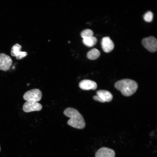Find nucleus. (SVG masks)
<instances>
[{
	"label": "nucleus",
	"mask_w": 157,
	"mask_h": 157,
	"mask_svg": "<svg viewBox=\"0 0 157 157\" xmlns=\"http://www.w3.org/2000/svg\"><path fill=\"white\" fill-rule=\"evenodd\" d=\"M42 108V106L41 104L34 101H26L23 106V110L26 113L40 111Z\"/></svg>",
	"instance_id": "39448f33"
},
{
	"label": "nucleus",
	"mask_w": 157,
	"mask_h": 157,
	"mask_svg": "<svg viewBox=\"0 0 157 157\" xmlns=\"http://www.w3.org/2000/svg\"><path fill=\"white\" fill-rule=\"evenodd\" d=\"M0 150H1V148H0Z\"/></svg>",
	"instance_id": "f3484780"
},
{
	"label": "nucleus",
	"mask_w": 157,
	"mask_h": 157,
	"mask_svg": "<svg viewBox=\"0 0 157 157\" xmlns=\"http://www.w3.org/2000/svg\"><path fill=\"white\" fill-rule=\"evenodd\" d=\"M93 99L94 100L96 101H99L102 103L105 102L104 101L97 95L94 96L93 97Z\"/></svg>",
	"instance_id": "dca6fc26"
},
{
	"label": "nucleus",
	"mask_w": 157,
	"mask_h": 157,
	"mask_svg": "<svg viewBox=\"0 0 157 157\" xmlns=\"http://www.w3.org/2000/svg\"><path fill=\"white\" fill-rule=\"evenodd\" d=\"M97 95L103 101L105 102H110L113 99V96L112 94L109 91L105 90H99L96 92Z\"/></svg>",
	"instance_id": "9b49d317"
},
{
	"label": "nucleus",
	"mask_w": 157,
	"mask_h": 157,
	"mask_svg": "<svg viewBox=\"0 0 157 157\" xmlns=\"http://www.w3.org/2000/svg\"><path fill=\"white\" fill-rule=\"evenodd\" d=\"M115 152L113 149L105 147L99 149L96 152L95 157H115Z\"/></svg>",
	"instance_id": "6e6552de"
},
{
	"label": "nucleus",
	"mask_w": 157,
	"mask_h": 157,
	"mask_svg": "<svg viewBox=\"0 0 157 157\" xmlns=\"http://www.w3.org/2000/svg\"><path fill=\"white\" fill-rule=\"evenodd\" d=\"M100 55V51L96 48H93L88 53L87 57L90 60H95L98 58Z\"/></svg>",
	"instance_id": "f8f14e48"
},
{
	"label": "nucleus",
	"mask_w": 157,
	"mask_h": 157,
	"mask_svg": "<svg viewBox=\"0 0 157 157\" xmlns=\"http://www.w3.org/2000/svg\"><path fill=\"white\" fill-rule=\"evenodd\" d=\"M22 46L18 44H16L13 46L11 50V55L16 57L17 60H21L27 55V53L25 51H21Z\"/></svg>",
	"instance_id": "0eeeda50"
},
{
	"label": "nucleus",
	"mask_w": 157,
	"mask_h": 157,
	"mask_svg": "<svg viewBox=\"0 0 157 157\" xmlns=\"http://www.w3.org/2000/svg\"><path fill=\"white\" fill-rule=\"evenodd\" d=\"M153 14L150 11H148L146 12L144 15L143 19L145 21L147 22H151L153 19Z\"/></svg>",
	"instance_id": "2eb2a0df"
},
{
	"label": "nucleus",
	"mask_w": 157,
	"mask_h": 157,
	"mask_svg": "<svg viewBox=\"0 0 157 157\" xmlns=\"http://www.w3.org/2000/svg\"><path fill=\"white\" fill-rule=\"evenodd\" d=\"M79 87L84 90H95L97 88V83L94 81L88 79L81 81L79 83Z\"/></svg>",
	"instance_id": "9d476101"
},
{
	"label": "nucleus",
	"mask_w": 157,
	"mask_h": 157,
	"mask_svg": "<svg viewBox=\"0 0 157 157\" xmlns=\"http://www.w3.org/2000/svg\"><path fill=\"white\" fill-rule=\"evenodd\" d=\"M63 113L69 118L67 122L69 126L78 129H83L85 127L84 118L77 110L72 108H67L64 110Z\"/></svg>",
	"instance_id": "f257e3e1"
},
{
	"label": "nucleus",
	"mask_w": 157,
	"mask_h": 157,
	"mask_svg": "<svg viewBox=\"0 0 157 157\" xmlns=\"http://www.w3.org/2000/svg\"><path fill=\"white\" fill-rule=\"evenodd\" d=\"M142 43V45L149 51L155 52L157 50V40L154 36H151L143 38Z\"/></svg>",
	"instance_id": "20e7f679"
},
{
	"label": "nucleus",
	"mask_w": 157,
	"mask_h": 157,
	"mask_svg": "<svg viewBox=\"0 0 157 157\" xmlns=\"http://www.w3.org/2000/svg\"><path fill=\"white\" fill-rule=\"evenodd\" d=\"M115 87L123 95L129 97L135 92L138 88V84L133 80L125 79L117 81L115 84Z\"/></svg>",
	"instance_id": "f03ea898"
},
{
	"label": "nucleus",
	"mask_w": 157,
	"mask_h": 157,
	"mask_svg": "<svg viewBox=\"0 0 157 157\" xmlns=\"http://www.w3.org/2000/svg\"><path fill=\"white\" fill-rule=\"evenodd\" d=\"M13 62L11 58L4 53H0V69L4 71L8 70Z\"/></svg>",
	"instance_id": "423d86ee"
},
{
	"label": "nucleus",
	"mask_w": 157,
	"mask_h": 157,
	"mask_svg": "<svg viewBox=\"0 0 157 157\" xmlns=\"http://www.w3.org/2000/svg\"><path fill=\"white\" fill-rule=\"evenodd\" d=\"M93 34V32L92 30L87 29L84 30L81 33V36L83 39H84L92 36Z\"/></svg>",
	"instance_id": "4468645a"
},
{
	"label": "nucleus",
	"mask_w": 157,
	"mask_h": 157,
	"mask_svg": "<svg viewBox=\"0 0 157 157\" xmlns=\"http://www.w3.org/2000/svg\"><path fill=\"white\" fill-rule=\"evenodd\" d=\"M42 93L38 89H34L29 90L26 92L23 95L24 99L26 101L38 102L42 97Z\"/></svg>",
	"instance_id": "7ed1b4c3"
},
{
	"label": "nucleus",
	"mask_w": 157,
	"mask_h": 157,
	"mask_svg": "<svg viewBox=\"0 0 157 157\" xmlns=\"http://www.w3.org/2000/svg\"><path fill=\"white\" fill-rule=\"evenodd\" d=\"M101 43L103 51L106 53L111 52L114 48V43L108 37H103L102 39Z\"/></svg>",
	"instance_id": "1a4fd4ad"
},
{
	"label": "nucleus",
	"mask_w": 157,
	"mask_h": 157,
	"mask_svg": "<svg viewBox=\"0 0 157 157\" xmlns=\"http://www.w3.org/2000/svg\"><path fill=\"white\" fill-rule=\"evenodd\" d=\"M97 38L93 36L83 39V42L86 46L91 47L97 43Z\"/></svg>",
	"instance_id": "ddd939ff"
}]
</instances>
